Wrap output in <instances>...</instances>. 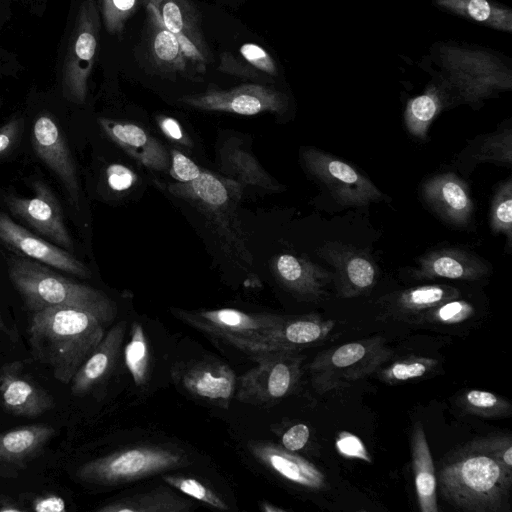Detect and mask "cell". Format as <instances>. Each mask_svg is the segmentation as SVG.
Returning a JSON list of instances; mask_svg holds the SVG:
<instances>
[{
  "label": "cell",
  "instance_id": "1",
  "mask_svg": "<svg viewBox=\"0 0 512 512\" xmlns=\"http://www.w3.org/2000/svg\"><path fill=\"white\" fill-rule=\"evenodd\" d=\"M437 480L442 498L458 509L509 510L512 468L493 455L482 438L450 454L442 463Z\"/></svg>",
  "mask_w": 512,
  "mask_h": 512
},
{
  "label": "cell",
  "instance_id": "2",
  "mask_svg": "<svg viewBox=\"0 0 512 512\" xmlns=\"http://www.w3.org/2000/svg\"><path fill=\"white\" fill-rule=\"evenodd\" d=\"M102 321L91 312L69 306L33 312L28 340L34 358L69 384L73 376L104 337Z\"/></svg>",
  "mask_w": 512,
  "mask_h": 512
},
{
  "label": "cell",
  "instance_id": "3",
  "mask_svg": "<svg viewBox=\"0 0 512 512\" xmlns=\"http://www.w3.org/2000/svg\"><path fill=\"white\" fill-rule=\"evenodd\" d=\"M8 276L32 313L51 307H77L91 312L104 325L117 314L116 304L102 291L70 280L35 260L11 258Z\"/></svg>",
  "mask_w": 512,
  "mask_h": 512
},
{
  "label": "cell",
  "instance_id": "4",
  "mask_svg": "<svg viewBox=\"0 0 512 512\" xmlns=\"http://www.w3.org/2000/svg\"><path fill=\"white\" fill-rule=\"evenodd\" d=\"M436 60L446 82L469 105L512 88L511 69L487 50L442 44Z\"/></svg>",
  "mask_w": 512,
  "mask_h": 512
},
{
  "label": "cell",
  "instance_id": "5",
  "mask_svg": "<svg viewBox=\"0 0 512 512\" xmlns=\"http://www.w3.org/2000/svg\"><path fill=\"white\" fill-rule=\"evenodd\" d=\"M243 188L234 180L207 171H202L190 182H176L167 186L171 194L200 211L228 248L250 263L251 256L236 213Z\"/></svg>",
  "mask_w": 512,
  "mask_h": 512
},
{
  "label": "cell",
  "instance_id": "6",
  "mask_svg": "<svg viewBox=\"0 0 512 512\" xmlns=\"http://www.w3.org/2000/svg\"><path fill=\"white\" fill-rule=\"evenodd\" d=\"M392 355L381 336L332 347L319 353L311 362L312 384L319 392L348 387L378 371Z\"/></svg>",
  "mask_w": 512,
  "mask_h": 512
},
{
  "label": "cell",
  "instance_id": "7",
  "mask_svg": "<svg viewBox=\"0 0 512 512\" xmlns=\"http://www.w3.org/2000/svg\"><path fill=\"white\" fill-rule=\"evenodd\" d=\"M186 463L179 451L162 446H136L122 449L83 464L76 472L79 480L115 485L140 480Z\"/></svg>",
  "mask_w": 512,
  "mask_h": 512
},
{
  "label": "cell",
  "instance_id": "8",
  "mask_svg": "<svg viewBox=\"0 0 512 512\" xmlns=\"http://www.w3.org/2000/svg\"><path fill=\"white\" fill-rule=\"evenodd\" d=\"M253 359L257 364L237 378L235 396L239 402L272 404L295 390L302 373L299 351L273 352Z\"/></svg>",
  "mask_w": 512,
  "mask_h": 512
},
{
  "label": "cell",
  "instance_id": "9",
  "mask_svg": "<svg viewBox=\"0 0 512 512\" xmlns=\"http://www.w3.org/2000/svg\"><path fill=\"white\" fill-rule=\"evenodd\" d=\"M100 31V15L95 0H81L62 67L64 97L83 104L95 62Z\"/></svg>",
  "mask_w": 512,
  "mask_h": 512
},
{
  "label": "cell",
  "instance_id": "10",
  "mask_svg": "<svg viewBox=\"0 0 512 512\" xmlns=\"http://www.w3.org/2000/svg\"><path fill=\"white\" fill-rule=\"evenodd\" d=\"M301 158L307 171L341 205L362 207L385 198L369 178L330 154L314 147H305L302 149Z\"/></svg>",
  "mask_w": 512,
  "mask_h": 512
},
{
  "label": "cell",
  "instance_id": "11",
  "mask_svg": "<svg viewBox=\"0 0 512 512\" xmlns=\"http://www.w3.org/2000/svg\"><path fill=\"white\" fill-rule=\"evenodd\" d=\"M335 323L318 314L281 316L279 322L260 336L230 339L227 344L253 357L273 352L301 351L319 345L331 333Z\"/></svg>",
  "mask_w": 512,
  "mask_h": 512
},
{
  "label": "cell",
  "instance_id": "12",
  "mask_svg": "<svg viewBox=\"0 0 512 512\" xmlns=\"http://www.w3.org/2000/svg\"><path fill=\"white\" fill-rule=\"evenodd\" d=\"M179 101L195 109L246 116L280 113L287 104L285 95L260 84H243L228 90L209 88L202 93L184 95Z\"/></svg>",
  "mask_w": 512,
  "mask_h": 512
},
{
  "label": "cell",
  "instance_id": "13",
  "mask_svg": "<svg viewBox=\"0 0 512 512\" xmlns=\"http://www.w3.org/2000/svg\"><path fill=\"white\" fill-rule=\"evenodd\" d=\"M173 314L191 327L224 341L256 338L274 327L282 316L233 308L196 311L173 309Z\"/></svg>",
  "mask_w": 512,
  "mask_h": 512
},
{
  "label": "cell",
  "instance_id": "14",
  "mask_svg": "<svg viewBox=\"0 0 512 512\" xmlns=\"http://www.w3.org/2000/svg\"><path fill=\"white\" fill-rule=\"evenodd\" d=\"M34 196L9 195L5 202L9 210L55 245L72 252L74 245L64 222L61 206L50 188L42 181L33 182Z\"/></svg>",
  "mask_w": 512,
  "mask_h": 512
},
{
  "label": "cell",
  "instance_id": "15",
  "mask_svg": "<svg viewBox=\"0 0 512 512\" xmlns=\"http://www.w3.org/2000/svg\"><path fill=\"white\" fill-rule=\"evenodd\" d=\"M32 145L37 156L61 181L71 206L80 208V185L66 139L49 115H40L32 129Z\"/></svg>",
  "mask_w": 512,
  "mask_h": 512
},
{
  "label": "cell",
  "instance_id": "16",
  "mask_svg": "<svg viewBox=\"0 0 512 512\" xmlns=\"http://www.w3.org/2000/svg\"><path fill=\"white\" fill-rule=\"evenodd\" d=\"M0 240L11 250L49 267L87 278L89 269L71 252L34 235L0 212Z\"/></svg>",
  "mask_w": 512,
  "mask_h": 512
},
{
  "label": "cell",
  "instance_id": "17",
  "mask_svg": "<svg viewBox=\"0 0 512 512\" xmlns=\"http://www.w3.org/2000/svg\"><path fill=\"white\" fill-rule=\"evenodd\" d=\"M317 253L334 268L333 281L341 297H358L374 286L377 270L366 252L339 242H327Z\"/></svg>",
  "mask_w": 512,
  "mask_h": 512
},
{
  "label": "cell",
  "instance_id": "18",
  "mask_svg": "<svg viewBox=\"0 0 512 512\" xmlns=\"http://www.w3.org/2000/svg\"><path fill=\"white\" fill-rule=\"evenodd\" d=\"M0 402L10 414L24 418L38 417L54 406L51 394L24 373L18 360L0 368Z\"/></svg>",
  "mask_w": 512,
  "mask_h": 512
},
{
  "label": "cell",
  "instance_id": "19",
  "mask_svg": "<svg viewBox=\"0 0 512 512\" xmlns=\"http://www.w3.org/2000/svg\"><path fill=\"white\" fill-rule=\"evenodd\" d=\"M174 378L193 396L227 407L235 395L237 377L228 365L216 360L181 364Z\"/></svg>",
  "mask_w": 512,
  "mask_h": 512
},
{
  "label": "cell",
  "instance_id": "20",
  "mask_svg": "<svg viewBox=\"0 0 512 512\" xmlns=\"http://www.w3.org/2000/svg\"><path fill=\"white\" fill-rule=\"evenodd\" d=\"M277 281L294 296L305 301H319L326 295L334 272L303 256L280 254L272 262Z\"/></svg>",
  "mask_w": 512,
  "mask_h": 512
},
{
  "label": "cell",
  "instance_id": "21",
  "mask_svg": "<svg viewBox=\"0 0 512 512\" xmlns=\"http://www.w3.org/2000/svg\"><path fill=\"white\" fill-rule=\"evenodd\" d=\"M425 202L445 221L456 226L467 225L474 204L467 184L454 173H443L427 180L422 187Z\"/></svg>",
  "mask_w": 512,
  "mask_h": 512
},
{
  "label": "cell",
  "instance_id": "22",
  "mask_svg": "<svg viewBox=\"0 0 512 512\" xmlns=\"http://www.w3.org/2000/svg\"><path fill=\"white\" fill-rule=\"evenodd\" d=\"M459 296L460 292L455 287L430 284L388 294L379 303L385 317L418 324L431 309Z\"/></svg>",
  "mask_w": 512,
  "mask_h": 512
},
{
  "label": "cell",
  "instance_id": "23",
  "mask_svg": "<svg viewBox=\"0 0 512 512\" xmlns=\"http://www.w3.org/2000/svg\"><path fill=\"white\" fill-rule=\"evenodd\" d=\"M98 123L112 141L141 165L158 172L168 170L170 156L166 148L141 126L108 118H99Z\"/></svg>",
  "mask_w": 512,
  "mask_h": 512
},
{
  "label": "cell",
  "instance_id": "24",
  "mask_svg": "<svg viewBox=\"0 0 512 512\" xmlns=\"http://www.w3.org/2000/svg\"><path fill=\"white\" fill-rule=\"evenodd\" d=\"M489 272L487 264L475 254L454 247L431 251L418 259L413 270L416 279L447 278L478 280Z\"/></svg>",
  "mask_w": 512,
  "mask_h": 512
},
{
  "label": "cell",
  "instance_id": "25",
  "mask_svg": "<svg viewBox=\"0 0 512 512\" xmlns=\"http://www.w3.org/2000/svg\"><path fill=\"white\" fill-rule=\"evenodd\" d=\"M248 447L259 462L282 478L311 490H320L326 486L323 473L294 452L267 442H252Z\"/></svg>",
  "mask_w": 512,
  "mask_h": 512
},
{
  "label": "cell",
  "instance_id": "26",
  "mask_svg": "<svg viewBox=\"0 0 512 512\" xmlns=\"http://www.w3.org/2000/svg\"><path fill=\"white\" fill-rule=\"evenodd\" d=\"M126 322L114 325L84 361L70 381L74 396H84L96 387L110 372L124 339Z\"/></svg>",
  "mask_w": 512,
  "mask_h": 512
},
{
  "label": "cell",
  "instance_id": "27",
  "mask_svg": "<svg viewBox=\"0 0 512 512\" xmlns=\"http://www.w3.org/2000/svg\"><path fill=\"white\" fill-rule=\"evenodd\" d=\"M46 423L20 426L0 433V470L18 468L32 460L54 436Z\"/></svg>",
  "mask_w": 512,
  "mask_h": 512
},
{
  "label": "cell",
  "instance_id": "28",
  "mask_svg": "<svg viewBox=\"0 0 512 512\" xmlns=\"http://www.w3.org/2000/svg\"><path fill=\"white\" fill-rule=\"evenodd\" d=\"M411 455L415 491L421 512H438L437 477L432 454L421 422H416L411 434Z\"/></svg>",
  "mask_w": 512,
  "mask_h": 512
},
{
  "label": "cell",
  "instance_id": "29",
  "mask_svg": "<svg viewBox=\"0 0 512 512\" xmlns=\"http://www.w3.org/2000/svg\"><path fill=\"white\" fill-rule=\"evenodd\" d=\"M219 169L243 187L252 186L267 191H280L282 186L263 169L256 158L236 143H226L219 151Z\"/></svg>",
  "mask_w": 512,
  "mask_h": 512
},
{
  "label": "cell",
  "instance_id": "30",
  "mask_svg": "<svg viewBox=\"0 0 512 512\" xmlns=\"http://www.w3.org/2000/svg\"><path fill=\"white\" fill-rule=\"evenodd\" d=\"M150 50L156 65L165 72H185L187 61L176 35L162 21L156 9L146 3Z\"/></svg>",
  "mask_w": 512,
  "mask_h": 512
},
{
  "label": "cell",
  "instance_id": "31",
  "mask_svg": "<svg viewBox=\"0 0 512 512\" xmlns=\"http://www.w3.org/2000/svg\"><path fill=\"white\" fill-rule=\"evenodd\" d=\"M191 500L167 488H156L123 497L98 508L99 512H184L192 508Z\"/></svg>",
  "mask_w": 512,
  "mask_h": 512
},
{
  "label": "cell",
  "instance_id": "32",
  "mask_svg": "<svg viewBox=\"0 0 512 512\" xmlns=\"http://www.w3.org/2000/svg\"><path fill=\"white\" fill-rule=\"evenodd\" d=\"M439 7L495 30L512 31V11L491 0H433Z\"/></svg>",
  "mask_w": 512,
  "mask_h": 512
},
{
  "label": "cell",
  "instance_id": "33",
  "mask_svg": "<svg viewBox=\"0 0 512 512\" xmlns=\"http://www.w3.org/2000/svg\"><path fill=\"white\" fill-rule=\"evenodd\" d=\"M445 94L435 85L429 86L424 93L407 101L404 121L413 136L425 140L433 120L445 107Z\"/></svg>",
  "mask_w": 512,
  "mask_h": 512
},
{
  "label": "cell",
  "instance_id": "34",
  "mask_svg": "<svg viewBox=\"0 0 512 512\" xmlns=\"http://www.w3.org/2000/svg\"><path fill=\"white\" fill-rule=\"evenodd\" d=\"M151 4L165 26L174 34H196L198 18L195 8L188 0H147Z\"/></svg>",
  "mask_w": 512,
  "mask_h": 512
},
{
  "label": "cell",
  "instance_id": "35",
  "mask_svg": "<svg viewBox=\"0 0 512 512\" xmlns=\"http://www.w3.org/2000/svg\"><path fill=\"white\" fill-rule=\"evenodd\" d=\"M126 367L137 386L146 384L149 375V346L142 324L135 321L124 349Z\"/></svg>",
  "mask_w": 512,
  "mask_h": 512
},
{
  "label": "cell",
  "instance_id": "36",
  "mask_svg": "<svg viewBox=\"0 0 512 512\" xmlns=\"http://www.w3.org/2000/svg\"><path fill=\"white\" fill-rule=\"evenodd\" d=\"M457 403L467 413L485 418L508 417L512 413L507 399L485 390H468L458 397Z\"/></svg>",
  "mask_w": 512,
  "mask_h": 512
},
{
  "label": "cell",
  "instance_id": "37",
  "mask_svg": "<svg viewBox=\"0 0 512 512\" xmlns=\"http://www.w3.org/2000/svg\"><path fill=\"white\" fill-rule=\"evenodd\" d=\"M438 366L434 358L409 356L393 362L391 365L378 370L379 378L388 384H398L413 379L422 378Z\"/></svg>",
  "mask_w": 512,
  "mask_h": 512
},
{
  "label": "cell",
  "instance_id": "38",
  "mask_svg": "<svg viewBox=\"0 0 512 512\" xmlns=\"http://www.w3.org/2000/svg\"><path fill=\"white\" fill-rule=\"evenodd\" d=\"M475 162H491L510 166L512 163V133L510 129L482 138L471 156Z\"/></svg>",
  "mask_w": 512,
  "mask_h": 512
},
{
  "label": "cell",
  "instance_id": "39",
  "mask_svg": "<svg viewBox=\"0 0 512 512\" xmlns=\"http://www.w3.org/2000/svg\"><path fill=\"white\" fill-rule=\"evenodd\" d=\"M490 227L496 233H502L511 245L512 239V180L503 182L495 191L490 210Z\"/></svg>",
  "mask_w": 512,
  "mask_h": 512
},
{
  "label": "cell",
  "instance_id": "40",
  "mask_svg": "<svg viewBox=\"0 0 512 512\" xmlns=\"http://www.w3.org/2000/svg\"><path fill=\"white\" fill-rule=\"evenodd\" d=\"M164 481L185 495L219 510H228L227 503L211 488L199 480L181 475H165Z\"/></svg>",
  "mask_w": 512,
  "mask_h": 512
},
{
  "label": "cell",
  "instance_id": "41",
  "mask_svg": "<svg viewBox=\"0 0 512 512\" xmlns=\"http://www.w3.org/2000/svg\"><path fill=\"white\" fill-rule=\"evenodd\" d=\"M141 0H99L106 31L111 35L123 32L127 20L135 13Z\"/></svg>",
  "mask_w": 512,
  "mask_h": 512
},
{
  "label": "cell",
  "instance_id": "42",
  "mask_svg": "<svg viewBox=\"0 0 512 512\" xmlns=\"http://www.w3.org/2000/svg\"><path fill=\"white\" fill-rule=\"evenodd\" d=\"M474 307L458 298L446 301L427 312L418 324H457L474 314Z\"/></svg>",
  "mask_w": 512,
  "mask_h": 512
},
{
  "label": "cell",
  "instance_id": "43",
  "mask_svg": "<svg viewBox=\"0 0 512 512\" xmlns=\"http://www.w3.org/2000/svg\"><path fill=\"white\" fill-rule=\"evenodd\" d=\"M170 174L180 183L196 179L202 172L199 166L178 149L171 150Z\"/></svg>",
  "mask_w": 512,
  "mask_h": 512
},
{
  "label": "cell",
  "instance_id": "44",
  "mask_svg": "<svg viewBox=\"0 0 512 512\" xmlns=\"http://www.w3.org/2000/svg\"><path fill=\"white\" fill-rule=\"evenodd\" d=\"M175 35L186 61L193 62L205 69L207 54L200 33L187 34L180 32Z\"/></svg>",
  "mask_w": 512,
  "mask_h": 512
},
{
  "label": "cell",
  "instance_id": "45",
  "mask_svg": "<svg viewBox=\"0 0 512 512\" xmlns=\"http://www.w3.org/2000/svg\"><path fill=\"white\" fill-rule=\"evenodd\" d=\"M240 54L258 70L275 76L277 74L276 63L271 55L261 46L254 43L241 45Z\"/></svg>",
  "mask_w": 512,
  "mask_h": 512
},
{
  "label": "cell",
  "instance_id": "46",
  "mask_svg": "<svg viewBox=\"0 0 512 512\" xmlns=\"http://www.w3.org/2000/svg\"><path fill=\"white\" fill-rule=\"evenodd\" d=\"M335 445L338 452L345 457L360 459L368 463L372 462L362 440L348 431H342L338 434Z\"/></svg>",
  "mask_w": 512,
  "mask_h": 512
},
{
  "label": "cell",
  "instance_id": "47",
  "mask_svg": "<svg viewBox=\"0 0 512 512\" xmlns=\"http://www.w3.org/2000/svg\"><path fill=\"white\" fill-rule=\"evenodd\" d=\"M107 182L115 191L128 190L136 182L135 173L125 165L114 163L106 170Z\"/></svg>",
  "mask_w": 512,
  "mask_h": 512
},
{
  "label": "cell",
  "instance_id": "48",
  "mask_svg": "<svg viewBox=\"0 0 512 512\" xmlns=\"http://www.w3.org/2000/svg\"><path fill=\"white\" fill-rule=\"evenodd\" d=\"M310 437L309 427L304 423H297L285 431L281 438L282 447L295 452L305 447Z\"/></svg>",
  "mask_w": 512,
  "mask_h": 512
},
{
  "label": "cell",
  "instance_id": "49",
  "mask_svg": "<svg viewBox=\"0 0 512 512\" xmlns=\"http://www.w3.org/2000/svg\"><path fill=\"white\" fill-rule=\"evenodd\" d=\"M482 439L493 455L512 468V439L510 436L495 435Z\"/></svg>",
  "mask_w": 512,
  "mask_h": 512
},
{
  "label": "cell",
  "instance_id": "50",
  "mask_svg": "<svg viewBox=\"0 0 512 512\" xmlns=\"http://www.w3.org/2000/svg\"><path fill=\"white\" fill-rule=\"evenodd\" d=\"M21 133V120L12 118L0 127V158L7 155L16 146Z\"/></svg>",
  "mask_w": 512,
  "mask_h": 512
},
{
  "label": "cell",
  "instance_id": "51",
  "mask_svg": "<svg viewBox=\"0 0 512 512\" xmlns=\"http://www.w3.org/2000/svg\"><path fill=\"white\" fill-rule=\"evenodd\" d=\"M157 122L161 131L169 139L183 146L190 147L192 145L191 140L185 135L181 125L176 119L169 116H159Z\"/></svg>",
  "mask_w": 512,
  "mask_h": 512
},
{
  "label": "cell",
  "instance_id": "52",
  "mask_svg": "<svg viewBox=\"0 0 512 512\" xmlns=\"http://www.w3.org/2000/svg\"><path fill=\"white\" fill-rule=\"evenodd\" d=\"M32 509L37 512H63L66 511V504L57 495H45L39 496L33 501Z\"/></svg>",
  "mask_w": 512,
  "mask_h": 512
},
{
  "label": "cell",
  "instance_id": "53",
  "mask_svg": "<svg viewBox=\"0 0 512 512\" xmlns=\"http://www.w3.org/2000/svg\"><path fill=\"white\" fill-rule=\"evenodd\" d=\"M21 512L26 511V509H23L19 507L16 502H14L11 498L0 496V512Z\"/></svg>",
  "mask_w": 512,
  "mask_h": 512
},
{
  "label": "cell",
  "instance_id": "54",
  "mask_svg": "<svg viewBox=\"0 0 512 512\" xmlns=\"http://www.w3.org/2000/svg\"><path fill=\"white\" fill-rule=\"evenodd\" d=\"M262 509L265 511V512H283L285 511L284 509L282 508H278L276 506H273L272 504L270 503H263L262 505Z\"/></svg>",
  "mask_w": 512,
  "mask_h": 512
},
{
  "label": "cell",
  "instance_id": "55",
  "mask_svg": "<svg viewBox=\"0 0 512 512\" xmlns=\"http://www.w3.org/2000/svg\"><path fill=\"white\" fill-rule=\"evenodd\" d=\"M0 331L10 335V330L9 328L6 326L5 322H4V319L1 315V312H0Z\"/></svg>",
  "mask_w": 512,
  "mask_h": 512
}]
</instances>
